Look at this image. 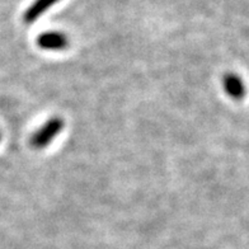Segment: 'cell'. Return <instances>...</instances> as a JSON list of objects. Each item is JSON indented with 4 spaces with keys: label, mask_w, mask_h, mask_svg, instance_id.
I'll return each instance as SVG.
<instances>
[{
    "label": "cell",
    "mask_w": 249,
    "mask_h": 249,
    "mask_svg": "<svg viewBox=\"0 0 249 249\" xmlns=\"http://www.w3.org/2000/svg\"><path fill=\"white\" fill-rule=\"evenodd\" d=\"M37 43L41 49L62 50L68 46V37L60 32H47L38 37Z\"/></svg>",
    "instance_id": "2"
},
{
    "label": "cell",
    "mask_w": 249,
    "mask_h": 249,
    "mask_svg": "<svg viewBox=\"0 0 249 249\" xmlns=\"http://www.w3.org/2000/svg\"><path fill=\"white\" fill-rule=\"evenodd\" d=\"M64 127V122L61 118H51L45 126L39 128L36 134L31 138V145L36 149H42L51 142L55 136H57L61 128Z\"/></svg>",
    "instance_id": "1"
},
{
    "label": "cell",
    "mask_w": 249,
    "mask_h": 249,
    "mask_svg": "<svg viewBox=\"0 0 249 249\" xmlns=\"http://www.w3.org/2000/svg\"><path fill=\"white\" fill-rule=\"evenodd\" d=\"M57 1L60 0H36L23 14V20L26 23H33L41 14L45 13L50 7H53Z\"/></svg>",
    "instance_id": "3"
},
{
    "label": "cell",
    "mask_w": 249,
    "mask_h": 249,
    "mask_svg": "<svg viewBox=\"0 0 249 249\" xmlns=\"http://www.w3.org/2000/svg\"><path fill=\"white\" fill-rule=\"evenodd\" d=\"M224 88L230 97L235 99H240L246 93L242 79L235 74H228L224 76Z\"/></svg>",
    "instance_id": "4"
}]
</instances>
